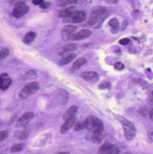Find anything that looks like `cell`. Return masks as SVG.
<instances>
[{"mask_svg":"<svg viewBox=\"0 0 153 154\" xmlns=\"http://www.w3.org/2000/svg\"><path fill=\"white\" fill-rule=\"evenodd\" d=\"M56 154H69V153L67 152H60L57 153Z\"/></svg>","mask_w":153,"mask_h":154,"instance_id":"45","label":"cell"},{"mask_svg":"<svg viewBox=\"0 0 153 154\" xmlns=\"http://www.w3.org/2000/svg\"><path fill=\"white\" fill-rule=\"evenodd\" d=\"M114 68L115 69L118 70H121L125 68L124 64L120 62H117L114 65Z\"/></svg>","mask_w":153,"mask_h":154,"instance_id":"32","label":"cell"},{"mask_svg":"<svg viewBox=\"0 0 153 154\" xmlns=\"http://www.w3.org/2000/svg\"><path fill=\"white\" fill-rule=\"evenodd\" d=\"M59 2L58 6L60 7H65L71 4H78L80 0H57Z\"/></svg>","mask_w":153,"mask_h":154,"instance_id":"23","label":"cell"},{"mask_svg":"<svg viewBox=\"0 0 153 154\" xmlns=\"http://www.w3.org/2000/svg\"><path fill=\"white\" fill-rule=\"evenodd\" d=\"M120 151L117 146L108 142L105 147L104 154H119Z\"/></svg>","mask_w":153,"mask_h":154,"instance_id":"17","label":"cell"},{"mask_svg":"<svg viewBox=\"0 0 153 154\" xmlns=\"http://www.w3.org/2000/svg\"><path fill=\"white\" fill-rule=\"evenodd\" d=\"M111 87V83L109 82H103L99 84L98 88L99 89L104 90L109 89Z\"/></svg>","mask_w":153,"mask_h":154,"instance_id":"28","label":"cell"},{"mask_svg":"<svg viewBox=\"0 0 153 154\" xmlns=\"http://www.w3.org/2000/svg\"><path fill=\"white\" fill-rule=\"evenodd\" d=\"M34 116L33 112H29L24 113L17 120L16 126L18 127L26 126Z\"/></svg>","mask_w":153,"mask_h":154,"instance_id":"8","label":"cell"},{"mask_svg":"<svg viewBox=\"0 0 153 154\" xmlns=\"http://www.w3.org/2000/svg\"><path fill=\"white\" fill-rule=\"evenodd\" d=\"M78 107L75 106H72L66 110L63 116V119L64 120L71 119L75 116V114L78 111Z\"/></svg>","mask_w":153,"mask_h":154,"instance_id":"13","label":"cell"},{"mask_svg":"<svg viewBox=\"0 0 153 154\" xmlns=\"http://www.w3.org/2000/svg\"><path fill=\"white\" fill-rule=\"evenodd\" d=\"M77 48V46L76 44H67L65 45L63 48H61V51L59 52L60 55H64L66 53L68 52H72L76 50Z\"/></svg>","mask_w":153,"mask_h":154,"instance_id":"20","label":"cell"},{"mask_svg":"<svg viewBox=\"0 0 153 154\" xmlns=\"http://www.w3.org/2000/svg\"><path fill=\"white\" fill-rule=\"evenodd\" d=\"M86 14L83 11H76L69 16L64 18L63 21L65 22L72 23H81L86 20Z\"/></svg>","mask_w":153,"mask_h":154,"instance_id":"4","label":"cell"},{"mask_svg":"<svg viewBox=\"0 0 153 154\" xmlns=\"http://www.w3.org/2000/svg\"><path fill=\"white\" fill-rule=\"evenodd\" d=\"M37 37V34L34 32L30 31L27 32L22 38V42L26 45H30Z\"/></svg>","mask_w":153,"mask_h":154,"instance_id":"18","label":"cell"},{"mask_svg":"<svg viewBox=\"0 0 153 154\" xmlns=\"http://www.w3.org/2000/svg\"><path fill=\"white\" fill-rule=\"evenodd\" d=\"M127 154H131V153H127Z\"/></svg>","mask_w":153,"mask_h":154,"instance_id":"46","label":"cell"},{"mask_svg":"<svg viewBox=\"0 0 153 154\" xmlns=\"http://www.w3.org/2000/svg\"></svg>","mask_w":153,"mask_h":154,"instance_id":"47","label":"cell"},{"mask_svg":"<svg viewBox=\"0 0 153 154\" xmlns=\"http://www.w3.org/2000/svg\"><path fill=\"white\" fill-rule=\"evenodd\" d=\"M50 5H51L50 2H44L40 5L39 6L41 9H43V10H46V9H48L50 7Z\"/></svg>","mask_w":153,"mask_h":154,"instance_id":"33","label":"cell"},{"mask_svg":"<svg viewBox=\"0 0 153 154\" xmlns=\"http://www.w3.org/2000/svg\"><path fill=\"white\" fill-rule=\"evenodd\" d=\"M77 27L75 25H67L64 27L61 32V36L63 40L68 41L72 39L75 34Z\"/></svg>","mask_w":153,"mask_h":154,"instance_id":"6","label":"cell"},{"mask_svg":"<svg viewBox=\"0 0 153 154\" xmlns=\"http://www.w3.org/2000/svg\"><path fill=\"white\" fill-rule=\"evenodd\" d=\"M37 76V74L35 70L31 69L28 70L25 74L24 76V79L25 80L33 79Z\"/></svg>","mask_w":153,"mask_h":154,"instance_id":"26","label":"cell"},{"mask_svg":"<svg viewBox=\"0 0 153 154\" xmlns=\"http://www.w3.org/2000/svg\"><path fill=\"white\" fill-rule=\"evenodd\" d=\"M107 14V10L103 7H97L93 9L90 16L86 23V26H92L101 21Z\"/></svg>","mask_w":153,"mask_h":154,"instance_id":"2","label":"cell"},{"mask_svg":"<svg viewBox=\"0 0 153 154\" xmlns=\"http://www.w3.org/2000/svg\"><path fill=\"white\" fill-rule=\"evenodd\" d=\"M104 133L100 134H92L90 139L93 143L99 144L104 139Z\"/></svg>","mask_w":153,"mask_h":154,"instance_id":"21","label":"cell"},{"mask_svg":"<svg viewBox=\"0 0 153 154\" xmlns=\"http://www.w3.org/2000/svg\"><path fill=\"white\" fill-rule=\"evenodd\" d=\"M39 89V85L37 82H31L27 83L20 91L19 97L21 100H25L31 95L34 94Z\"/></svg>","mask_w":153,"mask_h":154,"instance_id":"3","label":"cell"},{"mask_svg":"<svg viewBox=\"0 0 153 154\" xmlns=\"http://www.w3.org/2000/svg\"><path fill=\"white\" fill-rule=\"evenodd\" d=\"M128 22L127 21L125 20L123 22V23H122V25L121 27V30L122 31L124 30L126 28L127 26H128Z\"/></svg>","mask_w":153,"mask_h":154,"instance_id":"40","label":"cell"},{"mask_svg":"<svg viewBox=\"0 0 153 154\" xmlns=\"http://www.w3.org/2000/svg\"><path fill=\"white\" fill-rule=\"evenodd\" d=\"M149 117L150 119L153 121V106H152V108L149 111Z\"/></svg>","mask_w":153,"mask_h":154,"instance_id":"41","label":"cell"},{"mask_svg":"<svg viewBox=\"0 0 153 154\" xmlns=\"http://www.w3.org/2000/svg\"><path fill=\"white\" fill-rule=\"evenodd\" d=\"M123 129L124 131V135L127 140L131 141L135 137L136 133V131L135 130L126 127H123Z\"/></svg>","mask_w":153,"mask_h":154,"instance_id":"19","label":"cell"},{"mask_svg":"<svg viewBox=\"0 0 153 154\" xmlns=\"http://www.w3.org/2000/svg\"><path fill=\"white\" fill-rule=\"evenodd\" d=\"M119 29V27H115V28H111L110 31H111V33H112V34H116V33L118 32Z\"/></svg>","mask_w":153,"mask_h":154,"instance_id":"39","label":"cell"},{"mask_svg":"<svg viewBox=\"0 0 153 154\" xmlns=\"http://www.w3.org/2000/svg\"><path fill=\"white\" fill-rule=\"evenodd\" d=\"M58 97L60 101L64 104L67 102L68 100V94L65 91L60 90L58 91Z\"/></svg>","mask_w":153,"mask_h":154,"instance_id":"22","label":"cell"},{"mask_svg":"<svg viewBox=\"0 0 153 154\" xmlns=\"http://www.w3.org/2000/svg\"><path fill=\"white\" fill-rule=\"evenodd\" d=\"M108 25L110 26L111 28H115V27H119V23L118 20L116 19H112L109 21Z\"/></svg>","mask_w":153,"mask_h":154,"instance_id":"30","label":"cell"},{"mask_svg":"<svg viewBox=\"0 0 153 154\" xmlns=\"http://www.w3.org/2000/svg\"><path fill=\"white\" fill-rule=\"evenodd\" d=\"M16 118H17V116H13L11 118V119H10V123H9V124L10 125V124H12L14 122V121L16 120Z\"/></svg>","mask_w":153,"mask_h":154,"instance_id":"43","label":"cell"},{"mask_svg":"<svg viewBox=\"0 0 153 154\" xmlns=\"http://www.w3.org/2000/svg\"><path fill=\"white\" fill-rule=\"evenodd\" d=\"M76 120V118L75 116L71 119L66 120V122L62 125V127H61V129H60L61 134H65L75 124Z\"/></svg>","mask_w":153,"mask_h":154,"instance_id":"12","label":"cell"},{"mask_svg":"<svg viewBox=\"0 0 153 154\" xmlns=\"http://www.w3.org/2000/svg\"><path fill=\"white\" fill-rule=\"evenodd\" d=\"M8 136V131L4 130V131H2L0 132V140L1 141H3L4 139H6Z\"/></svg>","mask_w":153,"mask_h":154,"instance_id":"31","label":"cell"},{"mask_svg":"<svg viewBox=\"0 0 153 154\" xmlns=\"http://www.w3.org/2000/svg\"><path fill=\"white\" fill-rule=\"evenodd\" d=\"M21 0H10L9 2V4L11 5H15L18 3L22 2Z\"/></svg>","mask_w":153,"mask_h":154,"instance_id":"38","label":"cell"},{"mask_svg":"<svg viewBox=\"0 0 153 154\" xmlns=\"http://www.w3.org/2000/svg\"><path fill=\"white\" fill-rule=\"evenodd\" d=\"M29 11V7L24 3V2L22 1L14 5L12 14L14 18L19 19L28 13Z\"/></svg>","mask_w":153,"mask_h":154,"instance_id":"5","label":"cell"},{"mask_svg":"<svg viewBox=\"0 0 153 154\" xmlns=\"http://www.w3.org/2000/svg\"><path fill=\"white\" fill-rule=\"evenodd\" d=\"M10 53V51L6 48H4L1 49L0 52V59L1 60L4 59L6 57L9 55Z\"/></svg>","mask_w":153,"mask_h":154,"instance_id":"27","label":"cell"},{"mask_svg":"<svg viewBox=\"0 0 153 154\" xmlns=\"http://www.w3.org/2000/svg\"><path fill=\"white\" fill-rule=\"evenodd\" d=\"M115 118L117 120L122 124L123 127L129 128L131 129L136 131L135 127L131 122H129L128 120H127L125 118L122 116H118V115H115Z\"/></svg>","mask_w":153,"mask_h":154,"instance_id":"16","label":"cell"},{"mask_svg":"<svg viewBox=\"0 0 153 154\" xmlns=\"http://www.w3.org/2000/svg\"><path fill=\"white\" fill-rule=\"evenodd\" d=\"M104 1L108 3L115 4L119 0H104Z\"/></svg>","mask_w":153,"mask_h":154,"instance_id":"42","label":"cell"},{"mask_svg":"<svg viewBox=\"0 0 153 154\" xmlns=\"http://www.w3.org/2000/svg\"><path fill=\"white\" fill-rule=\"evenodd\" d=\"M150 100L152 103V105H153V91H152L150 95Z\"/></svg>","mask_w":153,"mask_h":154,"instance_id":"44","label":"cell"},{"mask_svg":"<svg viewBox=\"0 0 153 154\" xmlns=\"http://www.w3.org/2000/svg\"><path fill=\"white\" fill-rule=\"evenodd\" d=\"M76 54L73 53H69L65 55L62 59L57 61V64L59 66H65L71 63L76 57Z\"/></svg>","mask_w":153,"mask_h":154,"instance_id":"11","label":"cell"},{"mask_svg":"<svg viewBox=\"0 0 153 154\" xmlns=\"http://www.w3.org/2000/svg\"><path fill=\"white\" fill-rule=\"evenodd\" d=\"M0 88L1 90L4 91L11 86L12 83V80L9 78L8 74L6 73H2L0 76Z\"/></svg>","mask_w":153,"mask_h":154,"instance_id":"9","label":"cell"},{"mask_svg":"<svg viewBox=\"0 0 153 154\" xmlns=\"http://www.w3.org/2000/svg\"><path fill=\"white\" fill-rule=\"evenodd\" d=\"M148 137L150 141H153V128L151 129L148 133Z\"/></svg>","mask_w":153,"mask_h":154,"instance_id":"37","label":"cell"},{"mask_svg":"<svg viewBox=\"0 0 153 154\" xmlns=\"http://www.w3.org/2000/svg\"><path fill=\"white\" fill-rule=\"evenodd\" d=\"M87 62V60L85 58L81 57L75 60L71 69V73H73L79 69L82 66L85 65Z\"/></svg>","mask_w":153,"mask_h":154,"instance_id":"14","label":"cell"},{"mask_svg":"<svg viewBox=\"0 0 153 154\" xmlns=\"http://www.w3.org/2000/svg\"><path fill=\"white\" fill-rule=\"evenodd\" d=\"M29 132L28 130H24L21 132L19 135V138L21 140H25L28 138Z\"/></svg>","mask_w":153,"mask_h":154,"instance_id":"29","label":"cell"},{"mask_svg":"<svg viewBox=\"0 0 153 154\" xmlns=\"http://www.w3.org/2000/svg\"><path fill=\"white\" fill-rule=\"evenodd\" d=\"M80 76L86 81L90 83H95L99 79V74L95 71H85L82 72L80 74Z\"/></svg>","mask_w":153,"mask_h":154,"instance_id":"7","label":"cell"},{"mask_svg":"<svg viewBox=\"0 0 153 154\" xmlns=\"http://www.w3.org/2000/svg\"><path fill=\"white\" fill-rule=\"evenodd\" d=\"M92 32L90 30L84 29L80 31L77 33H75L72 38L73 41H80L89 38L91 35Z\"/></svg>","mask_w":153,"mask_h":154,"instance_id":"10","label":"cell"},{"mask_svg":"<svg viewBox=\"0 0 153 154\" xmlns=\"http://www.w3.org/2000/svg\"><path fill=\"white\" fill-rule=\"evenodd\" d=\"M139 113L141 114L142 116H145L147 114V109L145 107H143L139 109Z\"/></svg>","mask_w":153,"mask_h":154,"instance_id":"35","label":"cell"},{"mask_svg":"<svg viewBox=\"0 0 153 154\" xmlns=\"http://www.w3.org/2000/svg\"><path fill=\"white\" fill-rule=\"evenodd\" d=\"M85 126L84 121H79L75 124L74 129L75 131H81L85 129Z\"/></svg>","mask_w":153,"mask_h":154,"instance_id":"25","label":"cell"},{"mask_svg":"<svg viewBox=\"0 0 153 154\" xmlns=\"http://www.w3.org/2000/svg\"><path fill=\"white\" fill-rule=\"evenodd\" d=\"M130 41V40L128 38H124L119 40V43L122 45H126L128 44Z\"/></svg>","mask_w":153,"mask_h":154,"instance_id":"34","label":"cell"},{"mask_svg":"<svg viewBox=\"0 0 153 154\" xmlns=\"http://www.w3.org/2000/svg\"><path fill=\"white\" fill-rule=\"evenodd\" d=\"M24 146V144L23 143L14 145L11 147L10 152L12 153L19 152L23 150Z\"/></svg>","mask_w":153,"mask_h":154,"instance_id":"24","label":"cell"},{"mask_svg":"<svg viewBox=\"0 0 153 154\" xmlns=\"http://www.w3.org/2000/svg\"><path fill=\"white\" fill-rule=\"evenodd\" d=\"M76 10V6L72 5V6H69V7L61 9L58 12V14L60 17L65 18L66 16H69L74 12Z\"/></svg>","mask_w":153,"mask_h":154,"instance_id":"15","label":"cell"},{"mask_svg":"<svg viewBox=\"0 0 153 154\" xmlns=\"http://www.w3.org/2000/svg\"><path fill=\"white\" fill-rule=\"evenodd\" d=\"M85 128L92 134H102L104 132V126L102 121L96 117L90 116L84 121Z\"/></svg>","mask_w":153,"mask_h":154,"instance_id":"1","label":"cell"},{"mask_svg":"<svg viewBox=\"0 0 153 154\" xmlns=\"http://www.w3.org/2000/svg\"><path fill=\"white\" fill-rule=\"evenodd\" d=\"M44 2V0H31L32 4L35 5H40Z\"/></svg>","mask_w":153,"mask_h":154,"instance_id":"36","label":"cell"}]
</instances>
